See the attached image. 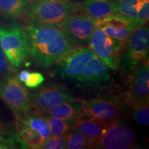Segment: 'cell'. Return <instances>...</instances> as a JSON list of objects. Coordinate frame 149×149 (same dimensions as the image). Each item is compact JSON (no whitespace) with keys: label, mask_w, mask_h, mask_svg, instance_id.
<instances>
[{"label":"cell","mask_w":149,"mask_h":149,"mask_svg":"<svg viewBox=\"0 0 149 149\" xmlns=\"http://www.w3.org/2000/svg\"><path fill=\"white\" fill-rule=\"evenodd\" d=\"M135 134L128 126L119 121L108 124L97 144V148L126 149L135 144Z\"/></svg>","instance_id":"8fae6325"},{"label":"cell","mask_w":149,"mask_h":149,"mask_svg":"<svg viewBox=\"0 0 149 149\" xmlns=\"http://www.w3.org/2000/svg\"><path fill=\"white\" fill-rule=\"evenodd\" d=\"M132 73L128 93V102L130 104L148 102V59L141 61Z\"/></svg>","instance_id":"4fadbf2b"},{"label":"cell","mask_w":149,"mask_h":149,"mask_svg":"<svg viewBox=\"0 0 149 149\" xmlns=\"http://www.w3.org/2000/svg\"><path fill=\"white\" fill-rule=\"evenodd\" d=\"M121 56L120 66L123 72L130 74L144 59H148L149 31L148 26L137 28L130 33Z\"/></svg>","instance_id":"277c9868"},{"label":"cell","mask_w":149,"mask_h":149,"mask_svg":"<svg viewBox=\"0 0 149 149\" xmlns=\"http://www.w3.org/2000/svg\"><path fill=\"white\" fill-rule=\"evenodd\" d=\"M66 147V135L62 137H50L44 141L40 148L42 149H64Z\"/></svg>","instance_id":"484cf974"},{"label":"cell","mask_w":149,"mask_h":149,"mask_svg":"<svg viewBox=\"0 0 149 149\" xmlns=\"http://www.w3.org/2000/svg\"><path fill=\"white\" fill-rule=\"evenodd\" d=\"M123 105L115 98H93L82 101L80 115L108 124L119 121Z\"/></svg>","instance_id":"52a82bcc"},{"label":"cell","mask_w":149,"mask_h":149,"mask_svg":"<svg viewBox=\"0 0 149 149\" xmlns=\"http://www.w3.org/2000/svg\"><path fill=\"white\" fill-rule=\"evenodd\" d=\"M89 47L110 69L117 70L120 67L122 52L125 43L106 35L96 27L91 35Z\"/></svg>","instance_id":"8992f818"},{"label":"cell","mask_w":149,"mask_h":149,"mask_svg":"<svg viewBox=\"0 0 149 149\" xmlns=\"http://www.w3.org/2000/svg\"><path fill=\"white\" fill-rule=\"evenodd\" d=\"M82 100H75L59 104L46 110L41 115H47L64 120H74L81 114Z\"/></svg>","instance_id":"ac0fdd59"},{"label":"cell","mask_w":149,"mask_h":149,"mask_svg":"<svg viewBox=\"0 0 149 149\" xmlns=\"http://www.w3.org/2000/svg\"><path fill=\"white\" fill-rule=\"evenodd\" d=\"M29 45V55L39 66L47 68L66 51L74 46L59 27L28 24L23 27Z\"/></svg>","instance_id":"6da1fadb"},{"label":"cell","mask_w":149,"mask_h":149,"mask_svg":"<svg viewBox=\"0 0 149 149\" xmlns=\"http://www.w3.org/2000/svg\"><path fill=\"white\" fill-rule=\"evenodd\" d=\"M46 119L51 136L53 137H62L69 133L72 129L74 120H64L47 115H42Z\"/></svg>","instance_id":"44dd1931"},{"label":"cell","mask_w":149,"mask_h":149,"mask_svg":"<svg viewBox=\"0 0 149 149\" xmlns=\"http://www.w3.org/2000/svg\"><path fill=\"white\" fill-rule=\"evenodd\" d=\"M23 148L15 127L0 119V149Z\"/></svg>","instance_id":"d6986e66"},{"label":"cell","mask_w":149,"mask_h":149,"mask_svg":"<svg viewBox=\"0 0 149 149\" xmlns=\"http://www.w3.org/2000/svg\"><path fill=\"white\" fill-rule=\"evenodd\" d=\"M132 108V114L136 122L140 125L148 126L149 107L148 102L130 104Z\"/></svg>","instance_id":"603a6c76"},{"label":"cell","mask_w":149,"mask_h":149,"mask_svg":"<svg viewBox=\"0 0 149 149\" xmlns=\"http://www.w3.org/2000/svg\"><path fill=\"white\" fill-rule=\"evenodd\" d=\"M11 68L4 53L0 47V77H4L10 74Z\"/></svg>","instance_id":"83f0119b"},{"label":"cell","mask_w":149,"mask_h":149,"mask_svg":"<svg viewBox=\"0 0 149 149\" xmlns=\"http://www.w3.org/2000/svg\"><path fill=\"white\" fill-rule=\"evenodd\" d=\"M30 73H31V72H30L29 70H22V71L19 73L17 76L18 79L21 82L25 83L26 81L28 79V77H29Z\"/></svg>","instance_id":"f1b7e54d"},{"label":"cell","mask_w":149,"mask_h":149,"mask_svg":"<svg viewBox=\"0 0 149 149\" xmlns=\"http://www.w3.org/2000/svg\"><path fill=\"white\" fill-rule=\"evenodd\" d=\"M78 10V6L70 0H37L29 3L24 13L29 24L59 27L70 15Z\"/></svg>","instance_id":"7a4b0ae2"},{"label":"cell","mask_w":149,"mask_h":149,"mask_svg":"<svg viewBox=\"0 0 149 149\" xmlns=\"http://www.w3.org/2000/svg\"><path fill=\"white\" fill-rule=\"evenodd\" d=\"M15 127L23 148L39 149L46 140L42 135L31 126L15 119Z\"/></svg>","instance_id":"e0dca14e"},{"label":"cell","mask_w":149,"mask_h":149,"mask_svg":"<svg viewBox=\"0 0 149 149\" xmlns=\"http://www.w3.org/2000/svg\"><path fill=\"white\" fill-rule=\"evenodd\" d=\"M137 17L135 20V29L148 23L149 19V0H137L136 5Z\"/></svg>","instance_id":"d4e9b609"},{"label":"cell","mask_w":149,"mask_h":149,"mask_svg":"<svg viewBox=\"0 0 149 149\" xmlns=\"http://www.w3.org/2000/svg\"><path fill=\"white\" fill-rule=\"evenodd\" d=\"M44 81L43 74L38 72H31L25 82V85L31 88H35L42 84Z\"/></svg>","instance_id":"4316f807"},{"label":"cell","mask_w":149,"mask_h":149,"mask_svg":"<svg viewBox=\"0 0 149 149\" xmlns=\"http://www.w3.org/2000/svg\"><path fill=\"white\" fill-rule=\"evenodd\" d=\"M0 99L12 110L15 115L31 111L29 91L13 74H7L0 81Z\"/></svg>","instance_id":"5b68a950"},{"label":"cell","mask_w":149,"mask_h":149,"mask_svg":"<svg viewBox=\"0 0 149 149\" xmlns=\"http://www.w3.org/2000/svg\"><path fill=\"white\" fill-rule=\"evenodd\" d=\"M110 77V68L95 55L87 64L82 72L76 79L78 82L83 84H93L105 82Z\"/></svg>","instance_id":"5bb4252c"},{"label":"cell","mask_w":149,"mask_h":149,"mask_svg":"<svg viewBox=\"0 0 149 149\" xmlns=\"http://www.w3.org/2000/svg\"><path fill=\"white\" fill-rule=\"evenodd\" d=\"M0 47L8 59L11 70L19 68L29 55V42L23 27H0Z\"/></svg>","instance_id":"3957f363"},{"label":"cell","mask_w":149,"mask_h":149,"mask_svg":"<svg viewBox=\"0 0 149 149\" xmlns=\"http://www.w3.org/2000/svg\"><path fill=\"white\" fill-rule=\"evenodd\" d=\"M96 55L90 48L72 46L56 60V70L65 79H77Z\"/></svg>","instance_id":"ba28073f"},{"label":"cell","mask_w":149,"mask_h":149,"mask_svg":"<svg viewBox=\"0 0 149 149\" xmlns=\"http://www.w3.org/2000/svg\"><path fill=\"white\" fill-rule=\"evenodd\" d=\"M81 9L91 17L100 19L117 13L115 0H84Z\"/></svg>","instance_id":"2e32d148"},{"label":"cell","mask_w":149,"mask_h":149,"mask_svg":"<svg viewBox=\"0 0 149 149\" xmlns=\"http://www.w3.org/2000/svg\"><path fill=\"white\" fill-rule=\"evenodd\" d=\"M137 0H118L117 3V13L130 18L135 22L137 17L136 5Z\"/></svg>","instance_id":"cb8c5ba5"},{"label":"cell","mask_w":149,"mask_h":149,"mask_svg":"<svg viewBox=\"0 0 149 149\" xmlns=\"http://www.w3.org/2000/svg\"><path fill=\"white\" fill-rule=\"evenodd\" d=\"M97 20L88 15L77 11L70 15L59 28L66 38L77 45L88 44L91 36L97 27Z\"/></svg>","instance_id":"9c48e42d"},{"label":"cell","mask_w":149,"mask_h":149,"mask_svg":"<svg viewBox=\"0 0 149 149\" xmlns=\"http://www.w3.org/2000/svg\"><path fill=\"white\" fill-rule=\"evenodd\" d=\"M66 147L68 149H83L91 148L88 139L83 134L75 130H71L66 135Z\"/></svg>","instance_id":"7402d4cb"},{"label":"cell","mask_w":149,"mask_h":149,"mask_svg":"<svg viewBox=\"0 0 149 149\" xmlns=\"http://www.w3.org/2000/svg\"><path fill=\"white\" fill-rule=\"evenodd\" d=\"M31 0H0V16L15 18L24 14Z\"/></svg>","instance_id":"ffe728a7"},{"label":"cell","mask_w":149,"mask_h":149,"mask_svg":"<svg viewBox=\"0 0 149 149\" xmlns=\"http://www.w3.org/2000/svg\"><path fill=\"white\" fill-rule=\"evenodd\" d=\"M107 124L89 117L79 115L74 119L72 130H77L88 139L91 148H96Z\"/></svg>","instance_id":"9a60e30c"},{"label":"cell","mask_w":149,"mask_h":149,"mask_svg":"<svg viewBox=\"0 0 149 149\" xmlns=\"http://www.w3.org/2000/svg\"><path fill=\"white\" fill-rule=\"evenodd\" d=\"M71 91L59 84H51L42 87L31 96V106L35 112L42 114L50 108L75 100Z\"/></svg>","instance_id":"30bf717a"},{"label":"cell","mask_w":149,"mask_h":149,"mask_svg":"<svg viewBox=\"0 0 149 149\" xmlns=\"http://www.w3.org/2000/svg\"><path fill=\"white\" fill-rule=\"evenodd\" d=\"M97 27L108 36L126 43L135 24L133 20L116 13L97 20Z\"/></svg>","instance_id":"7c38bea8"}]
</instances>
